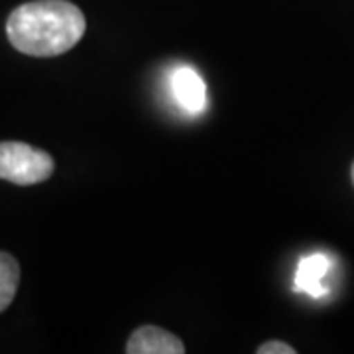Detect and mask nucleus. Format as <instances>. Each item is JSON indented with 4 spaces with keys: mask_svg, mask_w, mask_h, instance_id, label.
<instances>
[{
    "mask_svg": "<svg viewBox=\"0 0 354 354\" xmlns=\"http://www.w3.org/2000/svg\"><path fill=\"white\" fill-rule=\"evenodd\" d=\"M256 353L258 354H295V348L281 341H268L264 342Z\"/></svg>",
    "mask_w": 354,
    "mask_h": 354,
    "instance_id": "nucleus-7",
    "label": "nucleus"
},
{
    "mask_svg": "<svg viewBox=\"0 0 354 354\" xmlns=\"http://www.w3.org/2000/svg\"><path fill=\"white\" fill-rule=\"evenodd\" d=\"M171 91L176 101L189 113H199L205 109L207 87L199 73L191 67H179L171 75Z\"/></svg>",
    "mask_w": 354,
    "mask_h": 354,
    "instance_id": "nucleus-5",
    "label": "nucleus"
},
{
    "mask_svg": "<svg viewBox=\"0 0 354 354\" xmlns=\"http://www.w3.org/2000/svg\"><path fill=\"white\" fill-rule=\"evenodd\" d=\"M20 283V266L8 252H0V313L12 304Z\"/></svg>",
    "mask_w": 354,
    "mask_h": 354,
    "instance_id": "nucleus-6",
    "label": "nucleus"
},
{
    "mask_svg": "<svg viewBox=\"0 0 354 354\" xmlns=\"http://www.w3.org/2000/svg\"><path fill=\"white\" fill-rule=\"evenodd\" d=\"M55 169L50 153L24 142H0V179L14 185H36Z\"/></svg>",
    "mask_w": 354,
    "mask_h": 354,
    "instance_id": "nucleus-2",
    "label": "nucleus"
},
{
    "mask_svg": "<svg viewBox=\"0 0 354 354\" xmlns=\"http://www.w3.org/2000/svg\"><path fill=\"white\" fill-rule=\"evenodd\" d=\"M353 183H354V165H353Z\"/></svg>",
    "mask_w": 354,
    "mask_h": 354,
    "instance_id": "nucleus-8",
    "label": "nucleus"
},
{
    "mask_svg": "<svg viewBox=\"0 0 354 354\" xmlns=\"http://www.w3.org/2000/svg\"><path fill=\"white\" fill-rule=\"evenodd\" d=\"M128 354H183V342L169 330L146 325L132 333L127 344Z\"/></svg>",
    "mask_w": 354,
    "mask_h": 354,
    "instance_id": "nucleus-3",
    "label": "nucleus"
},
{
    "mask_svg": "<svg viewBox=\"0 0 354 354\" xmlns=\"http://www.w3.org/2000/svg\"><path fill=\"white\" fill-rule=\"evenodd\" d=\"M85 28V16L73 2L34 0L12 10L6 22V34L20 53L55 57L75 48Z\"/></svg>",
    "mask_w": 354,
    "mask_h": 354,
    "instance_id": "nucleus-1",
    "label": "nucleus"
},
{
    "mask_svg": "<svg viewBox=\"0 0 354 354\" xmlns=\"http://www.w3.org/2000/svg\"><path fill=\"white\" fill-rule=\"evenodd\" d=\"M330 270L329 256L325 254H309L299 260L297 274H295V291L307 293L311 297H325L329 288L325 278Z\"/></svg>",
    "mask_w": 354,
    "mask_h": 354,
    "instance_id": "nucleus-4",
    "label": "nucleus"
}]
</instances>
